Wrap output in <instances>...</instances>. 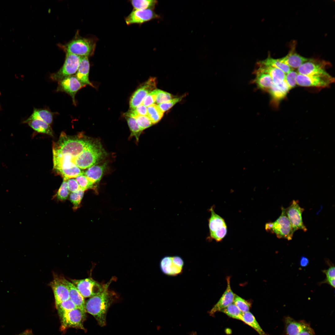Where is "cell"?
Instances as JSON below:
<instances>
[{"label": "cell", "mask_w": 335, "mask_h": 335, "mask_svg": "<svg viewBox=\"0 0 335 335\" xmlns=\"http://www.w3.org/2000/svg\"><path fill=\"white\" fill-rule=\"evenodd\" d=\"M67 180L63 179V182L56 194L57 199L61 200L66 199L69 194V191L68 188Z\"/></svg>", "instance_id": "f35d334b"}, {"label": "cell", "mask_w": 335, "mask_h": 335, "mask_svg": "<svg viewBox=\"0 0 335 335\" xmlns=\"http://www.w3.org/2000/svg\"><path fill=\"white\" fill-rule=\"evenodd\" d=\"M130 2L134 10L152 9L157 3L156 1L153 0H132Z\"/></svg>", "instance_id": "1f68e13d"}, {"label": "cell", "mask_w": 335, "mask_h": 335, "mask_svg": "<svg viewBox=\"0 0 335 335\" xmlns=\"http://www.w3.org/2000/svg\"><path fill=\"white\" fill-rule=\"evenodd\" d=\"M330 65L324 60L311 59L303 64L297 69L298 74L305 75H318L328 73L326 68Z\"/></svg>", "instance_id": "7c38bea8"}, {"label": "cell", "mask_w": 335, "mask_h": 335, "mask_svg": "<svg viewBox=\"0 0 335 335\" xmlns=\"http://www.w3.org/2000/svg\"><path fill=\"white\" fill-rule=\"evenodd\" d=\"M85 86L78 80L75 75H73L58 82L56 91L64 92L69 95L74 104L76 105L75 95L80 89Z\"/></svg>", "instance_id": "5bb4252c"}, {"label": "cell", "mask_w": 335, "mask_h": 335, "mask_svg": "<svg viewBox=\"0 0 335 335\" xmlns=\"http://www.w3.org/2000/svg\"><path fill=\"white\" fill-rule=\"evenodd\" d=\"M107 167V163L97 164L88 168L84 174L94 184L98 183Z\"/></svg>", "instance_id": "7402d4cb"}, {"label": "cell", "mask_w": 335, "mask_h": 335, "mask_svg": "<svg viewBox=\"0 0 335 335\" xmlns=\"http://www.w3.org/2000/svg\"><path fill=\"white\" fill-rule=\"evenodd\" d=\"M92 141L82 134L71 137L62 132L53 145L54 169L67 180L83 174L84 152Z\"/></svg>", "instance_id": "6da1fadb"}, {"label": "cell", "mask_w": 335, "mask_h": 335, "mask_svg": "<svg viewBox=\"0 0 335 335\" xmlns=\"http://www.w3.org/2000/svg\"><path fill=\"white\" fill-rule=\"evenodd\" d=\"M335 278L333 279H327L326 278L325 279L323 280V281L319 283V285L323 283H327V284L330 285L333 288H335Z\"/></svg>", "instance_id": "681fc988"}, {"label": "cell", "mask_w": 335, "mask_h": 335, "mask_svg": "<svg viewBox=\"0 0 335 335\" xmlns=\"http://www.w3.org/2000/svg\"><path fill=\"white\" fill-rule=\"evenodd\" d=\"M60 278L61 281L68 288L69 293V299L75 304L77 308L86 313L85 307V301L84 298L72 282H69L65 278Z\"/></svg>", "instance_id": "ac0fdd59"}, {"label": "cell", "mask_w": 335, "mask_h": 335, "mask_svg": "<svg viewBox=\"0 0 335 335\" xmlns=\"http://www.w3.org/2000/svg\"><path fill=\"white\" fill-rule=\"evenodd\" d=\"M35 131L50 136L53 135V131L50 125L45 122L38 119L25 120L24 121Z\"/></svg>", "instance_id": "4316f807"}, {"label": "cell", "mask_w": 335, "mask_h": 335, "mask_svg": "<svg viewBox=\"0 0 335 335\" xmlns=\"http://www.w3.org/2000/svg\"><path fill=\"white\" fill-rule=\"evenodd\" d=\"M158 17V16L151 9L133 10L125 18L127 25L141 24Z\"/></svg>", "instance_id": "9a60e30c"}, {"label": "cell", "mask_w": 335, "mask_h": 335, "mask_svg": "<svg viewBox=\"0 0 335 335\" xmlns=\"http://www.w3.org/2000/svg\"><path fill=\"white\" fill-rule=\"evenodd\" d=\"M295 48H293V47L285 56L278 59L279 61L292 69H298L303 64L310 59L298 54L296 52Z\"/></svg>", "instance_id": "d6986e66"}, {"label": "cell", "mask_w": 335, "mask_h": 335, "mask_svg": "<svg viewBox=\"0 0 335 335\" xmlns=\"http://www.w3.org/2000/svg\"><path fill=\"white\" fill-rule=\"evenodd\" d=\"M124 114L134 117L142 131L153 124L147 116L133 114L129 111L126 113Z\"/></svg>", "instance_id": "d6a6232c"}, {"label": "cell", "mask_w": 335, "mask_h": 335, "mask_svg": "<svg viewBox=\"0 0 335 335\" xmlns=\"http://www.w3.org/2000/svg\"><path fill=\"white\" fill-rule=\"evenodd\" d=\"M54 114L46 109L34 108L32 114L26 120L38 119L50 125L52 122Z\"/></svg>", "instance_id": "484cf974"}, {"label": "cell", "mask_w": 335, "mask_h": 335, "mask_svg": "<svg viewBox=\"0 0 335 335\" xmlns=\"http://www.w3.org/2000/svg\"><path fill=\"white\" fill-rule=\"evenodd\" d=\"M190 335H197V333L196 332H193Z\"/></svg>", "instance_id": "816d5d0a"}, {"label": "cell", "mask_w": 335, "mask_h": 335, "mask_svg": "<svg viewBox=\"0 0 335 335\" xmlns=\"http://www.w3.org/2000/svg\"><path fill=\"white\" fill-rule=\"evenodd\" d=\"M133 114L143 116H147V108L141 104L134 109L129 111Z\"/></svg>", "instance_id": "ee69618b"}, {"label": "cell", "mask_w": 335, "mask_h": 335, "mask_svg": "<svg viewBox=\"0 0 335 335\" xmlns=\"http://www.w3.org/2000/svg\"><path fill=\"white\" fill-rule=\"evenodd\" d=\"M80 189L85 191L90 189L94 188V184L84 174L79 175L75 178Z\"/></svg>", "instance_id": "d590c367"}, {"label": "cell", "mask_w": 335, "mask_h": 335, "mask_svg": "<svg viewBox=\"0 0 335 335\" xmlns=\"http://www.w3.org/2000/svg\"><path fill=\"white\" fill-rule=\"evenodd\" d=\"M297 84L304 87H325L334 82V78L328 74L318 75H305L297 74Z\"/></svg>", "instance_id": "52a82bcc"}, {"label": "cell", "mask_w": 335, "mask_h": 335, "mask_svg": "<svg viewBox=\"0 0 335 335\" xmlns=\"http://www.w3.org/2000/svg\"><path fill=\"white\" fill-rule=\"evenodd\" d=\"M297 74V72L293 70L286 74L284 80L289 90L294 87L297 85L296 79Z\"/></svg>", "instance_id": "ab89813d"}, {"label": "cell", "mask_w": 335, "mask_h": 335, "mask_svg": "<svg viewBox=\"0 0 335 335\" xmlns=\"http://www.w3.org/2000/svg\"><path fill=\"white\" fill-rule=\"evenodd\" d=\"M289 90L287 83L284 80L277 84H273L268 92L270 94L273 101L278 103L285 97Z\"/></svg>", "instance_id": "cb8c5ba5"}, {"label": "cell", "mask_w": 335, "mask_h": 335, "mask_svg": "<svg viewBox=\"0 0 335 335\" xmlns=\"http://www.w3.org/2000/svg\"><path fill=\"white\" fill-rule=\"evenodd\" d=\"M16 335H34V334L32 330L27 329Z\"/></svg>", "instance_id": "f907efd6"}, {"label": "cell", "mask_w": 335, "mask_h": 335, "mask_svg": "<svg viewBox=\"0 0 335 335\" xmlns=\"http://www.w3.org/2000/svg\"></svg>", "instance_id": "db71d44e"}, {"label": "cell", "mask_w": 335, "mask_h": 335, "mask_svg": "<svg viewBox=\"0 0 335 335\" xmlns=\"http://www.w3.org/2000/svg\"><path fill=\"white\" fill-rule=\"evenodd\" d=\"M211 216L208 220L210 236L217 241H221L225 236L227 228L224 219L210 209Z\"/></svg>", "instance_id": "9c48e42d"}, {"label": "cell", "mask_w": 335, "mask_h": 335, "mask_svg": "<svg viewBox=\"0 0 335 335\" xmlns=\"http://www.w3.org/2000/svg\"><path fill=\"white\" fill-rule=\"evenodd\" d=\"M71 282L84 298L91 297L100 294L103 291L105 286V285L90 278L72 279Z\"/></svg>", "instance_id": "8992f818"}, {"label": "cell", "mask_w": 335, "mask_h": 335, "mask_svg": "<svg viewBox=\"0 0 335 335\" xmlns=\"http://www.w3.org/2000/svg\"><path fill=\"white\" fill-rule=\"evenodd\" d=\"M255 73L256 75L255 83L259 88L268 92L274 84L270 76L267 73L256 70Z\"/></svg>", "instance_id": "d4e9b609"}, {"label": "cell", "mask_w": 335, "mask_h": 335, "mask_svg": "<svg viewBox=\"0 0 335 335\" xmlns=\"http://www.w3.org/2000/svg\"><path fill=\"white\" fill-rule=\"evenodd\" d=\"M220 311L231 318L242 321L243 313L233 303L221 310Z\"/></svg>", "instance_id": "836d02e7"}, {"label": "cell", "mask_w": 335, "mask_h": 335, "mask_svg": "<svg viewBox=\"0 0 335 335\" xmlns=\"http://www.w3.org/2000/svg\"><path fill=\"white\" fill-rule=\"evenodd\" d=\"M67 182L68 189L70 192H73L80 189L77 181L74 178H71L67 179Z\"/></svg>", "instance_id": "f6af8a7d"}, {"label": "cell", "mask_w": 335, "mask_h": 335, "mask_svg": "<svg viewBox=\"0 0 335 335\" xmlns=\"http://www.w3.org/2000/svg\"><path fill=\"white\" fill-rule=\"evenodd\" d=\"M173 96L172 94L168 92L157 89L155 102L159 105L165 103L172 99Z\"/></svg>", "instance_id": "60d3db41"}, {"label": "cell", "mask_w": 335, "mask_h": 335, "mask_svg": "<svg viewBox=\"0 0 335 335\" xmlns=\"http://www.w3.org/2000/svg\"><path fill=\"white\" fill-rule=\"evenodd\" d=\"M56 308L61 318L67 313L77 308L73 302L69 299L60 303Z\"/></svg>", "instance_id": "e575fe53"}, {"label": "cell", "mask_w": 335, "mask_h": 335, "mask_svg": "<svg viewBox=\"0 0 335 335\" xmlns=\"http://www.w3.org/2000/svg\"><path fill=\"white\" fill-rule=\"evenodd\" d=\"M242 321L256 330L259 335H267L261 328L253 315L248 311L243 313Z\"/></svg>", "instance_id": "f1b7e54d"}, {"label": "cell", "mask_w": 335, "mask_h": 335, "mask_svg": "<svg viewBox=\"0 0 335 335\" xmlns=\"http://www.w3.org/2000/svg\"><path fill=\"white\" fill-rule=\"evenodd\" d=\"M110 283L105 284L102 292L90 297L85 302L86 312L92 315L101 326L106 324L107 313L113 302L114 295V293L108 290Z\"/></svg>", "instance_id": "7a4b0ae2"}, {"label": "cell", "mask_w": 335, "mask_h": 335, "mask_svg": "<svg viewBox=\"0 0 335 335\" xmlns=\"http://www.w3.org/2000/svg\"><path fill=\"white\" fill-rule=\"evenodd\" d=\"M85 315V313L77 308L69 311L61 318V330H64L69 328H74L85 330L83 322Z\"/></svg>", "instance_id": "4fadbf2b"}, {"label": "cell", "mask_w": 335, "mask_h": 335, "mask_svg": "<svg viewBox=\"0 0 335 335\" xmlns=\"http://www.w3.org/2000/svg\"><path fill=\"white\" fill-rule=\"evenodd\" d=\"M81 57L75 54L66 53L63 65L57 72L51 75V79L54 81L58 82L74 75L78 70Z\"/></svg>", "instance_id": "5b68a950"}, {"label": "cell", "mask_w": 335, "mask_h": 335, "mask_svg": "<svg viewBox=\"0 0 335 335\" xmlns=\"http://www.w3.org/2000/svg\"><path fill=\"white\" fill-rule=\"evenodd\" d=\"M124 115L131 132L130 137H135L137 141L138 142L139 136L142 131L134 117Z\"/></svg>", "instance_id": "4dcf8cb0"}, {"label": "cell", "mask_w": 335, "mask_h": 335, "mask_svg": "<svg viewBox=\"0 0 335 335\" xmlns=\"http://www.w3.org/2000/svg\"><path fill=\"white\" fill-rule=\"evenodd\" d=\"M184 96L172 99L169 101L158 105L160 109L163 112H165L172 107L175 104L180 101Z\"/></svg>", "instance_id": "b9f144b4"}, {"label": "cell", "mask_w": 335, "mask_h": 335, "mask_svg": "<svg viewBox=\"0 0 335 335\" xmlns=\"http://www.w3.org/2000/svg\"><path fill=\"white\" fill-rule=\"evenodd\" d=\"M297 335H315V332L310 325L306 328Z\"/></svg>", "instance_id": "7dc6e473"}, {"label": "cell", "mask_w": 335, "mask_h": 335, "mask_svg": "<svg viewBox=\"0 0 335 335\" xmlns=\"http://www.w3.org/2000/svg\"><path fill=\"white\" fill-rule=\"evenodd\" d=\"M84 191L80 189L76 191L71 192L70 194L69 200L73 204L74 209H76L79 207Z\"/></svg>", "instance_id": "74e56055"}, {"label": "cell", "mask_w": 335, "mask_h": 335, "mask_svg": "<svg viewBox=\"0 0 335 335\" xmlns=\"http://www.w3.org/2000/svg\"><path fill=\"white\" fill-rule=\"evenodd\" d=\"M284 320L286 335H297L310 325L304 320H297L289 316L286 317Z\"/></svg>", "instance_id": "ffe728a7"}, {"label": "cell", "mask_w": 335, "mask_h": 335, "mask_svg": "<svg viewBox=\"0 0 335 335\" xmlns=\"http://www.w3.org/2000/svg\"><path fill=\"white\" fill-rule=\"evenodd\" d=\"M147 108V116L150 119L153 124H154L159 122L163 117L164 112L159 105L154 104Z\"/></svg>", "instance_id": "f546056e"}, {"label": "cell", "mask_w": 335, "mask_h": 335, "mask_svg": "<svg viewBox=\"0 0 335 335\" xmlns=\"http://www.w3.org/2000/svg\"><path fill=\"white\" fill-rule=\"evenodd\" d=\"M281 210V213L279 217L274 222L266 223L265 229L266 231L275 233L278 238L291 240L294 232L285 208L282 207Z\"/></svg>", "instance_id": "3957f363"}, {"label": "cell", "mask_w": 335, "mask_h": 335, "mask_svg": "<svg viewBox=\"0 0 335 335\" xmlns=\"http://www.w3.org/2000/svg\"><path fill=\"white\" fill-rule=\"evenodd\" d=\"M95 45V43L92 39L78 38L70 41L65 47L66 53L88 57L93 53Z\"/></svg>", "instance_id": "277c9868"}, {"label": "cell", "mask_w": 335, "mask_h": 335, "mask_svg": "<svg viewBox=\"0 0 335 335\" xmlns=\"http://www.w3.org/2000/svg\"><path fill=\"white\" fill-rule=\"evenodd\" d=\"M50 285L53 293L56 307L62 302L69 299L68 288L60 278H54Z\"/></svg>", "instance_id": "2e32d148"}, {"label": "cell", "mask_w": 335, "mask_h": 335, "mask_svg": "<svg viewBox=\"0 0 335 335\" xmlns=\"http://www.w3.org/2000/svg\"><path fill=\"white\" fill-rule=\"evenodd\" d=\"M257 68L255 70L266 73L269 74L272 78L274 84H277L283 81L285 78V74L280 69L270 67L262 65L257 63Z\"/></svg>", "instance_id": "603a6c76"}, {"label": "cell", "mask_w": 335, "mask_h": 335, "mask_svg": "<svg viewBox=\"0 0 335 335\" xmlns=\"http://www.w3.org/2000/svg\"><path fill=\"white\" fill-rule=\"evenodd\" d=\"M309 263V260L308 258L304 256H302L301 257L300 265L301 266L306 267L308 265Z\"/></svg>", "instance_id": "c3c4849f"}, {"label": "cell", "mask_w": 335, "mask_h": 335, "mask_svg": "<svg viewBox=\"0 0 335 335\" xmlns=\"http://www.w3.org/2000/svg\"><path fill=\"white\" fill-rule=\"evenodd\" d=\"M90 64L88 57H82L80 63L75 76L83 84L94 86L90 82L89 78Z\"/></svg>", "instance_id": "44dd1931"}, {"label": "cell", "mask_w": 335, "mask_h": 335, "mask_svg": "<svg viewBox=\"0 0 335 335\" xmlns=\"http://www.w3.org/2000/svg\"><path fill=\"white\" fill-rule=\"evenodd\" d=\"M330 266L328 269L323 270L322 272L325 274L326 275V278L333 279L335 278V270L334 265L331 263L330 264Z\"/></svg>", "instance_id": "bcb514c9"}, {"label": "cell", "mask_w": 335, "mask_h": 335, "mask_svg": "<svg viewBox=\"0 0 335 335\" xmlns=\"http://www.w3.org/2000/svg\"><path fill=\"white\" fill-rule=\"evenodd\" d=\"M0 95H1V93H0Z\"/></svg>", "instance_id": "f5cc1de1"}, {"label": "cell", "mask_w": 335, "mask_h": 335, "mask_svg": "<svg viewBox=\"0 0 335 335\" xmlns=\"http://www.w3.org/2000/svg\"><path fill=\"white\" fill-rule=\"evenodd\" d=\"M156 87V80L155 78H150L142 84L131 97L129 102L131 109H134L141 104L145 97Z\"/></svg>", "instance_id": "8fae6325"}, {"label": "cell", "mask_w": 335, "mask_h": 335, "mask_svg": "<svg viewBox=\"0 0 335 335\" xmlns=\"http://www.w3.org/2000/svg\"><path fill=\"white\" fill-rule=\"evenodd\" d=\"M157 89H155L150 93L144 98L142 104L146 107L153 105L156 102Z\"/></svg>", "instance_id": "7bdbcfd3"}, {"label": "cell", "mask_w": 335, "mask_h": 335, "mask_svg": "<svg viewBox=\"0 0 335 335\" xmlns=\"http://www.w3.org/2000/svg\"><path fill=\"white\" fill-rule=\"evenodd\" d=\"M184 264L183 260L179 256H165L161 259L159 266L164 274L174 276L182 273Z\"/></svg>", "instance_id": "ba28073f"}, {"label": "cell", "mask_w": 335, "mask_h": 335, "mask_svg": "<svg viewBox=\"0 0 335 335\" xmlns=\"http://www.w3.org/2000/svg\"><path fill=\"white\" fill-rule=\"evenodd\" d=\"M233 303L242 313L249 311L251 306L250 303L235 294Z\"/></svg>", "instance_id": "8d00e7d4"}, {"label": "cell", "mask_w": 335, "mask_h": 335, "mask_svg": "<svg viewBox=\"0 0 335 335\" xmlns=\"http://www.w3.org/2000/svg\"><path fill=\"white\" fill-rule=\"evenodd\" d=\"M229 276L226 277L227 286L226 289L218 302L214 305L209 313L212 315L216 312L220 311L233 303L235 296L230 286V278Z\"/></svg>", "instance_id": "e0dca14e"}, {"label": "cell", "mask_w": 335, "mask_h": 335, "mask_svg": "<svg viewBox=\"0 0 335 335\" xmlns=\"http://www.w3.org/2000/svg\"><path fill=\"white\" fill-rule=\"evenodd\" d=\"M257 63L262 65L279 69L285 74H287L293 69L287 65L279 61L278 59H274L270 56H268L266 59L264 60L258 61Z\"/></svg>", "instance_id": "83f0119b"}, {"label": "cell", "mask_w": 335, "mask_h": 335, "mask_svg": "<svg viewBox=\"0 0 335 335\" xmlns=\"http://www.w3.org/2000/svg\"><path fill=\"white\" fill-rule=\"evenodd\" d=\"M285 209L293 232L294 233L298 230L306 231L307 229L304 224L302 218L304 209L300 206L298 201L293 200L290 206Z\"/></svg>", "instance_id": "30bf717a"}]
</instances>
